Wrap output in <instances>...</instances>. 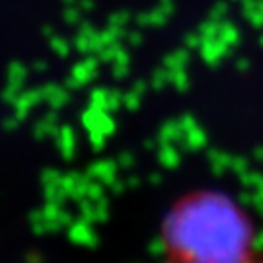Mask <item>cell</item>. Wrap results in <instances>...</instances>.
I'll list each match as a JSON object with an SVG mask.
<instances>
[{
	"label": "cell",
	"instance_id": "cell-2",
	"mask_svg": "<svg viewBox=\"0 0 263 263\" xmlns=\"http://www.w3.org/2000/svg\"><path fill=\"white\" fill-rule=\"evenodd\" d=\"M248 263H263V261H254V259H252V261H248Z\"/></svg>",
	"mask_w": 263,
	"mask_h": 263
},
{
	"label": "cell",
	"instance_id": "cell-1",
	"mask_svg": "<svg viewBox=\"0 0 263 263\" xmlns=\"http://www.w3.org/2000/svg\"><path fill=\"white\" fill-rule=\"evenodd\" d=\"M166 252L170 263H248L250 228L232 203L201 195L172 213Z\"/></svg>",
	"mask_w": 263,
	"mask_h": 263
}]
</instances>
